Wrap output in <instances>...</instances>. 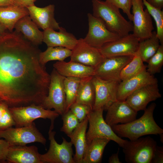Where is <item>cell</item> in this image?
<instances>
[{
    "label": "cell",
    "mask_w": 163,
    "mask_h": 163,
    "mask_svg": "<svg viewBox=\"0 0 163 163\" xmlns=\"http://www.w3.org/2000/svg\"><path fill=\"white\" fill-rule=\"evenodd\" d=\"M61 116L63 124L60 131L68 136L78 126L80 122L70 110Z\"/></svg>",
    "instance_id": "34"
},
{
    "label": "cell",
    "mask_w": 163,
    "mask_h": 163,
    "mask_svg": "<svg viewBox=\"0 0 163 163\" xmlns=\"http://www.w3.org/2000/svg\"></svg>",
    "instance_id": "47"
},
{
    "label": "cell",
    "mask_w": 163,
    "mask_h": 163,
    "mask_svg": "<svg viewBox=\"0 0 163 163\" xmlns=\"http://www.w3.org/2000/svg\"><path fill=\"white\" fill-rule=\"evenodd\" d=\"M15 5L14 0H0V7Z\"/></svg>",
    "instance_id": "43"
},
{
    "label": "cell",
    "mask_w": 163,
    "mask_h": 163,
    "mask_svg": "<svg viewBox=\"0 0 163 163\" xmlns=\"http://www.w3.org/2000/svg\"><path fill=\"white\" fill-rule=\"evenodd\" d=\"M59 32L51 28L43 30V42L48 47L62 46L72 50L78 40L72 34L60 27Z\"/></svg>",
    "instance_id": "21"
},
{
    "label": "cell",
    "mask_w": 163,
    "mask_h": 163,
    "mask_svg": "<svg viewBox=\"0 0 163 163\" xmlns=\"http://www.w3.org/2000/svg\"><path fill=\"white\" fill-rule=\"evenodd\" d=\"M147 2L153 7L162 9L163 7V0H146Z\"/></svg>",
    "instance_id": "41"
},
{
    "label": "cell",
    "mask_w": 163,
    "mask_h": 163,
    "mask_svg": "<svg viewBox=\"0 0 163 163\" xmlns=\"http://www.w3.org/2000/svg\"><path fill=\"white\" fill-rule=\"evenodd\" d=\"M92 3L93 15L101 19L110 31L121 37L133 32L132 21L125 19L118 8L105 0H92Z\"/></svg>",
    "instance_id": "3"
},
{
    "label": "cell",
    "mask_w": 163,
    "mask_h": 163,
    "mask_svg": "<svg viewBox=\"0 0 163 163\" xmlns=\"http://www.w3.org/2000/svg\"><path fill=\"white\" fill-rule=\"evenodd\" d=\"M29 15L39 28L43 30L51 28L59 30L60 27L54 18L55 5L50 4L44 7L36 6L35 5L27 7Z\"/></svg>",
    "instance_id": "19"
},
{
    "label": "cell",
    "mask_w": 163,
    "mask_h": 163,
    "mask_svg": "<svg viewBox=\"0 0 163 163\" xmlns=\"http://www.w3.org/2000/svg\"><path fill=\"white\" fill-rule=\"evenodd\" d=\"M92 76L81 79L75 102L88 106L93 109L95 94Z\"/></svg>",
    "instance_id": "27"
},
{
    "label": "cell",
    "mask_w": 163,
    "mask_h": 163,
    "mask_svg": "<svg viewBox=\"0 0 163 163\" xmlns=\"http://www.w3.org/2000/svg\"><path fill=\"white\" fill-rule=\"evenodd\" d=\"M9 107L5 109L0 120V130H3L15 126V123L10 111Z\"/></svg>",
    "instance_id": "37"
},
{
    "label": "cell",
    "mask_w": 163,
    "mask_h": 163,
    "mask_svg": "<svg viewBox=\"0 0 163 163\" xmlns=\"http://www.w3.org/2000/svg\"><path fill=\"white\" fill-rule=\"evenodd\" d=\"M92 81L94 86L95 98L93 110L103 109L107 110L117 101V93L119 82L102 79L94 75Z\"/></svg>",
    "instance_id": "12"
},
{
    "label": "cell",
    "mask_w": 163,
    "mask_h": 163,
    "mask_svg": "<svg viewBox=\"0 0 163 163\" xmlns=\"http://www.w3.org/2000/svg\"><path fill=\"white\" fill-rule=\"evenodd\" d=\"M104 110L103 109L93 110L87 116L89 124V129L86 133L87 145L94 138H102L113 141L122 148L126 140L118 136L107 123L103 117Z\"/></svg>",
    "instance_id": "5"
},
{
    "label": "cell",
    "mask_w": 163,
    "mask_h": 163,
    "mask_svg": "<svg viewBox=\"0 0 163 163\" xmlns=\"http://www.w3.org/2000/svg\"><path fill=\"white\" fill-rule=\"evenodd\" d=\"M160 137V140L161 143H163V133L159 135Z\"/></svg>",
    "instance_id": "46"
},
{
    "label": "cell",
    "mask_w": 163,
    "mask_h": 163,
    "mask_svg": "<svg viewBox=\"0 0 163 163\" xmlns=\"http://www.w3.org/2000/svg\"><path fill=\"white\" fill-rule=\"evenodd\" d=\"M54 120L51 121V123L48 132L50 147L47 152L40 154L42 163H75L73 155L72 144L62 137V142L58 144L55 136L56 132L53 131Z\"/></svg>",
    "instance_id": "8"
},
{
    "label": "cell",
    "mask_w": 163,
    "mask_h": 163,
    "mask_svg": "<svg viewBox=\"0 0 163 163\" xmlns=\"http://www.w3.org/2000/svg\"><path fill=\"white\" fill-rule=\"evenodd\" d=\"M156 106L155 103H152L144 110L140 118L126 124L113 125L111 126L112 130L119 137L127 138L130 140L145 135L163 133V129L154 118L153 113Z\"/></svg>",
    "instance_id": "2"
},
{
    "label": "cell",
    "mask_w": 163,
    "mask_h": 163,
    "mask_svg": "<svg viewBox=\"0 0 163 163\" xmlns=\"http://www.w3.org/2000/svg\"><path fill=\"white\" fill-rule=\"evenodd\" d=\"M81 79L74 77H65L64 85L66 97L65 112L75 102Z\"/></svg>",
    "instance_id": "30"
},
{
    "label": "cell",
    "mask_w": 163,
    "mask_h": 163,
    "mask_svg": "<svg viewBox=\"0 0 163 163\" xmlns=\"http://www.w3.org/2000/svg\"><path fill=\"white\" fill-rule=\"evenodd\" d=\"M119 9H122L129 21H132L133 16L131 12L132 0H105Z\"/></svg>",
    "instance_id": "36"
},
{
    "label": "cell",
    "mask_w": 163,
    "mask_h": 163,
    "mask_svg": "<svg viewBox=\"0 0 163 163\" xmlns=\"http://www.w3.org/2000/svg\"><path fill=\"white\" fill-rule=\"evenodd\" d=\"M69 110L75 115L80 122L84 120L88 115L93 110V109L90 107L76 102L71 106Z\"/></svg>",
    "instance_id": "35"
},
{
    "label": "cell",
    "mask_w": 163,
    "mask_h": 163,
    "mask_svg": "<svg viewBox=\"0 0 163 163\" xmlns=\"http://www.w3.org/2000/svg\"><path fill=\"white\" fill-rule=\"evenodd\" d=\"M37 0H14L15 5L22 7L27 8L34 5Z\"/></svg>",
    "instance_id": "40"
},
{
    "label": "cell",
    "mask_w": 163,
    "mask_h": 163,
    "mask_svg": "<svg viewBox=\"0 0 163 163\" xmlns=\"http://www.w3.org/2000/svg\"><path fill=\"white\" fill-rule=\"evenodd\" d=\"M139 40L133 34L106 43L99 49L104 57L134 56L137 52Z\"/></svg>",
    "instance_id": "13"
},
{
    "label": "cell",
    "mask_w": 163,
    "mask_h": 163,
    "mask_svg": "<svg viewBox=\"0 0 163 163\" xmlns=\"http://www.w3.org/2000/svg\"><path fill=\"white\" fill-rule=\"evenodd\" d=\"M65 77L53 68L50 75L48 94L42 104L45 109H54L61 115L66 111V97L64 85Z\"/></svg>",
    "instance_id": "9"
},
{
    "label": "cell",
    "mask_w": 163,
    "mask_h": 163,
    "mask_svg": "<svg viewBox=\"0 0 163 163\" xmlns=\"http://www.w3.org/2000/svg\"><path fill=\"white\" fill-rule=\"evenodd\" d=\"M40 52L15 30L0 36V102L9 107L42 105L50 75L39 62Z\"/></svg>",
    "instance_id": "1"
},
{
    "label": "cell",
    "mask_w": 163,
    "mask_h": 163,
    "mask_svg": "<svg viewBox=\"0 0 163 163\" xmlns=\"http://www.w3.org/2000/svg\"><path fill=\"white\" fill-rule=\"evenodd\" d=\"M110 141L102 138L93 139L87 145L82 163H101L104 149Z\"/></svg>",
    "instance_id": "26"
},
{
    "label": "cell",
    "mask_w": 163,
    "mask_h": 163,
    "mask_svg": "<svg viewBox=\"0 0 163 163\" xmlns=\"http://www.w3.org/2000/svg\"><path fill=\"white\" fill-rule=\"evenodd\" d=\"M3 138L10 145H24L28 143L38 142L45 145L46 140L33 122L23 126L0 130V138Z\"/></svg>",
    "instance_id": "6"
},
{
    "label": "cell",
    "mask_w": 163,
    "mask_h": 163,
    "mask_svg": "<svg viewBox=\"0 0 163 163\" xmlns=\"http://www.w3.org/2000/svg\"><path fill=\"white\" fill-rule=\"evenodd\" d=\"M40 154L34 145L10 146L6 161L10 163H42Z\"/></svg>",
    "instance_id": "20"
},
{
    "label": "cell",
    "mask_w": 163,
    "mask_h": 163,
    "mask_svg": "<svg viewBox=\"0 0 163 163\" xmlns=\"http://www.w3.org/2000/svg\"><path fill=\"white\" fill-rule=\"evenodd\" d=\"M70 57L71 61L94 68L104 58L99 49L90 46L82 38L78 40Z\"/></svg>",
    "instance_id": "15"
},
{
    "label": "cell",
    "mask_w": 163,
    "mask_h": 163,
    "mask_svg": "<svg viewBox=\"0 0 163 163\" xmlns=\"http://www.w3.org/2000/svg\"><path fill=\"white\" fill-rule=\"evenodd\" d=\"M15 123V127L27 126L39 118L54 120L59 115L55 110L46 109L42 105L34 104L9 107Z\"/></svg>",
    "instance_id": "7"
},
{
    "label": "cell",
    "mask_w": 163,
    "mask_h": 163,
    "mask_svg": "<svg viewBox=\"0 0 163 163\" xmlns=\"http://www.w3.org/2000/svg\"><path fill=\"white\" fill-rule=\"evenodd\" d=\"M105 120L110 126L126 124L136 119L138 112L125 101L117 100L107 109Z\"/></svg>",
    "instance_id": "18"
},
{
    "label": "cell",
    "mask_w": 163,
    "mask_h": 163,
    "mask_svg": "<svg viewBox=\"0 0 163 163\" xmlns=\"http://www.w3.org/2000/svg\"><path fill=\"white\" fill-rule=\"evenodd\" d=\"M158 83L143 86L131 93L125 101L134 110H144L151 102L161 97Z\"/></svg>",
    "instance_id": "16"
},
{
    "label": "cell",
    "mask_w": 163,
    "mask_h": 163,
    "mask_svg": "<svg viewBox=\"0 0 163 163\" xmlns=\"http://www.w3.org/2000/svg\"><path fill=\"white\" fill-rule=\"evenodd\" d=\"M144 8L143 0H132L133 34L139 41L150 37L154 29L152 17Z\"/></svg>",
    "instance_id": "10"
},
{
    "label": "cell",
    "mask_w": 163,
    "mask_h": 163,
    "mask_svg": "<svg viewBox=\"0 0 163 163\" xmlns=\"http://www.w3.org/2000/svg\"><path fill=\"white\" fill-rule=\"evenodd\" d=\"M53 67L60 75L65 77H74L80 79L94 75V68L72 61H58Z\"/></svg>",
    "instance_id": "22"
},
{
    "label": "cell",
    "mask_w": 163,
    "mask_h": 163,
    "mask_svg": "<svg viewBox=\"0 0 163 163\" xmlns=\"http://www.w3.org/2000/svg\"><path fill=\"white\" fill-rule=\"evenodd\" d=\"M87 116L80 123L78 126L70 135L67 136L75 149L73 157L75 163H82L84 154L87 144L86 140V131L88 124Z\"/></svg>",
    "instance_id": "24"
},
{
    "label": "cell",
    "mask_w": 163,
    "mask_h": 163,
    "mask_svg": "<svg viewBox=\"0 0 163 163\" xmlns=\"http://www.w3.org/2000/svg\"><path fill=\"white\" fill-rule=\"evenodd\" d=\"M15 31L21 33L24 37L34 45L37 46L43 42V33L39 30L29 15L20 19L15 24Z\"/></svg>",
    "instance_id": "23"
},
{
    "label": "cell",
    "mask_w": 163,
    "mask_h": 163,
    "mask_svg": "<svg viewBox=\"0 0 163 163\" xmlns=\"http://www.w3.org/2000/svg\"><path fill=\"white\" fill-rule=\"evenodd\" d=\"M134 56L104 57L94 68V75L107 80L120 83L121 72Z\"/></svg>",
    "instance_id": "14"
},
{
    "label": "cell",
    "mask_w": 163,
    "mask_h": 163,
    "mask_svg": "<svg viewBox=\"0 0 163 163\" xmlns=\"http://www.w3.org/2000/svg\"><path fill=\"white\" fill-rule=\"evenodd\" d=\"M8 106V105L4 102H1L0 103V120L2 117L6 108Z\"/></svg>",
    "instance_id": "44"
},
{
    "label": "cell",
    "mask_w": 163,
    "mask_h": 163,
    "mask_svg": "<svg viewBox=\"0 0 163 163\" xmlns=\"http://www.w3.org/2000/svg\"><path fill=\"white\" fill-rule=\"evenodd\" d=\"M141 58L135 54L132 59L122 69L120 75L121 81L128 79L146 69Z\"/></svg>",
    "instance_id": "31"
},
{
    "label": "cell",
    "mask_w": 163,
    "mask_h": 163,
    "mask_svg": "<svg viewBox=\"0 0 163 163\" xmlns=\"http://www.w3.org/2000/svg\"><path fill=\"white\" fill-rule=\"evenodd\" d=\"M157 79L144 69L139 74L127 80L121 81L118 86L117 100L125 101L131 93L145 85L158 83Z\"/></svg>",
    "instance_id": "17"
},
{
    "label": "cell",
    "mask_w": 163,
    "mask_h": 163,
    "mask_svg": "<svg viewBox=\"0 0 163 163\" xmlns=\"http://www.w3.org/2000/svg\"><path fill=\"white\" fill-rule=\"evenodd\" d=\"M88 17V30L84 40L90 46L99 49L104 44L121 37L109 30L100 19L90 13Z\"/></svg>",
    "instance_id": "11"
},
{
    "label": "cell",
    "mask_w": 163,
    "mask_h": 163,
    "mask_svg": "<svg viewBox=\"0 0 163 163\" xmlns=\"http://www.w3.org/2000/svg\"><path fill=\"white\" fill-rule=\"evenodd\" d=\"M143 4L155 21L156 32L161 44H163V11L149 3L146 0H143Z\"/></svg>",
    "instance_id": "32"
},
{
    "label": "cell",
    "mask_w": 163,
    "mask_h": 163,
    "mask_svg": "<svg viewBox=\"0 0 163 163\" xmlns=\"http://www.w3.org/2000/svg\"><path fill=\"white\" fill-rule=\"evenodd\" d=\"M119 148L117 153L113 154L109 158L108 162L109 163H121L120 161L119 158Z\"/></svg>",
    "instance_id": "42"
},
{
    "label": "cell",
    "mask_w": 163,
    "mask_h": 163,
    "mask_svg": "<svg viewBox=\"0 0 163 163\" xmlns=\"http://www.w3.org/2000/svg\"><path fill=\"white\" fill-rule=\"evenodd\" d=\"M163 163V146L157 145L154 152L151 163Z\"/></svg>",
    "instance_id": "38"
},
{
    "label": "cell",
    "mask_w": 163,
    "mask_h": 163,
    "mask_svg": "<svg viewBox=\"0 0 163 163\" xmlns=\"http://www.w3.org/2000/svg\"><path fill=\"white\" fill-rule=\"evenodd\" d=\"M160 44L156 31H153L150 37L139 41L136 54L143 62H147L158 50Z\"/></svg>",
    "instance_id": "28"
},
{
    "label": "cell",
    "mask_w": 163,
    "mask_h": 163,
    "mask_svg": "<svg viewBox=\"0 0 163 163\" xmlns=\"http://www.w3.org/2000/svg\"><path fill=\"white\" fill-rule=\"evenodd\" d=\"M7 30V28L3 24L0 23V36L2 35Z\"/></svg>",
    "instance_id": "45"
},
{
    "label": "cell",
    "mask_w": 163,
    "mask_h": 163,
    "mask_svg": "<svg viewBox=\"0 0 163 163\" xmlns=\"http://www.w3.org/2000/svg\"><path fill=\"white\" fill-rule=\"evenodd\" d=\"M157 143L150 136L126 141L122 148L128 163H151Z\"/></svg>",
    "instance_id": "4"
},
{
    "label": "cell",
    "mask_w": 163,
    "mask_h": 163,
    "mask_svg": "<svg viewBox=\"0 0 163 163\" xmlns=\"http://www.w3.org/2000/svg\"><path fill=\"white\" fill-rule=\"evenodd\" d=\"M147 62L146 69L151 75L161 72L163 65V44H160L158 50Z\"/></svg>",
    "instance_id": "33"
},
{
    "label": "cell",
    "mask_w": 163,
    "mask_h": 163,
    "mask_svg": "<svg viewBox=\"0 0 163 163\" xmlns=\"http://www.w3.org/2000/svg\"><path fill=\"white\" fill-rule=\"evenodd\" d=\"M10 145L5 140L0 139V161H6Z\"/></svg>",
    "instance_id": "39"
},
{
    "label": "cell",
    "mask_w": 163,
    "mask_h": 163,
    "mask_svg": "<svg viewBox=\"0 0 163 163\" xmlns=\"http://www.w3.org/2000/svg\"><path fill=\"white\" fill-rule=\"evenodd\" d=\"M27 15H29V12L26 7L16 5L0 7V23L10 32L13 31L17 21Z\"/></svg>",
    "instance_id": "25"
},
{
    "label": "cell",
    "mask_w": 163,
    "mask_h": 163,
    "mask_svg": "<svg viewBox=\"0 0 163 163\" xmlns=\"http://www.w3.org/2000/svg\"><path fill=\"white\" fill-rule=\"evenodd\" d=\"M72 50L62 46L48 47L44 52H40L39 60L43 65L45 66L48 62L53 60L62 61L70 57Z\"/></svg>",
    "instance_id": "29"
}]
</instances>
